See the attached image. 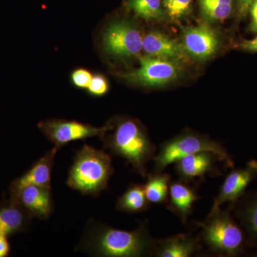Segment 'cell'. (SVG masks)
<instances>
[{"label":"cell","mask_w":257,"mask_h":257,"mask_svg":"<svg viewBox=\"0 0 257 257\" xmlns=\"http://www.w3.org/2000/svg\"><path fill=\"white\" fill-rule=\"evenodd\" d=\"M256 178V160H250L244 167L231 170L225 178L211 211L221 207L226 202L230 203L233 209L234 204L245 194L248 186Z\"/></svg>","instance_id":"cell-10"},{"label":"cell","mask_w":257,"mask_h":257,"mask_svg":"<svg viewBox=\"0 0 257 257\" xmlns=\"http://www.w3.org/2000/svg\"><path fill=\"white\" fill-rule=\"evenodd\" d=\"M30 216L18 203L0 208V232L6 236L25 227Z\"/></svg>","instance_id":"cell-20"},{"label":"cell","mask_w":257,"mask_h":257,"mask_svg":"<svg viewBox=\"0 0 257 257\" xmlns=\"http://www.w3.org/2000/svg\"><path fill=\"white\" fill-rule=\"evenodd\" d=\"M253 0H238V10L240 16H244L249 10Z\"/></svg>","instance_id":"cell-28"},{"label":"cell","mask_w":257,"mask_h":257,"mask_svg":"<svg viewBox=\"0 0 257 257\" xmlns=\"http://www.w3.org/2000/svg\"><path fill=\"white\" fill-rule=\"evenodd\" d=\"M200 152H214L226 167H234L232 158L219 142L211 140L206 135L188 131L161 145L160 151L153 159V172H164L169 165L179 159Z\"/></svg>","instance_id":"cell-5"},{"label":"cell","mask_w":257,"mask_h":257,"mask_svg":"<svg viewBox=\"0 0 257 257\" xmlns=\"http://www.w3.org/2000/svg\"><path fill=\"white\" fill-rule=\"evenodd\" d=\"M202 18L207 23H219L232 13L233 0H197Z\"/></svg>","instance_id":"cell-21"},{"label":"cell","mask_w":257,"mask_h":257,"mask_svg":"<svg viewBox=\"0 0 257 257\" xmlns=\"http://www.w3.org/2000/svg\"><path fill=\"white\" fill-rule=\"evenodd\" d=\"M147 176L148 179L144 184V189L147 200L153 204H167L171 182L170 174L164 172H154Z\"/></svg>","instance_id":"cell-18"},{"label":"cell","mask_w":257,"mask_h":257,"mask_svg":"<svg viewBox=\"0 0 257 257\" xmlns=\"http://www.w3.org/2000/svg\"><path fill=\"white\" fill-rule=\"evenodd\" d=\"M235 215L244 232L247 244L257 246V190L243 194L234 204Z\"/></svg>","instance_id":"cell-17"},{"label":"cell","mask_w":257,"mask_h":257,"mask_svg":"<svg viewBox=\"0 0 257 257\" xmlns=\"http://www.w3.org/2000/svg\"><path fill=\"white\" fill-rule=\"evenodd\" d=\"M10 251V245L6 235L0 232V257H5Z\"/></svg>","instance_id":"cell-27"},{"label":"cell","mask_w":257,"mask_h":257,"mask_svg":"<svg viewBox=\"0 0 257 257\" xmlns=\"http://www.w3.org/2000/svg\"><path fill=\"white\" fill-rule=\"evenodd\" d=\"M141 32L127 20H116L103 35V50L117 58L138 57L143 50Z\"/></svg>","instance_id":"cell-7"},{"label":"cell","mask_w":257,"mask_h":257,"mask_svg":"<svg viewBox=\"0 0 257 257\" xmlns=\"http://www.w3.org/2000/svg\"><path fill=\"white\" fill-rule=\"evenodd\" d=\"M157 240L150 234L147 221L126 231L90 219L77 248L96 256H147L155 254Z\"/></svg>","instance_id":"cell-1"},{"label":"cell","mask_w":257,"mask_h":257,"mask_svg":"<svg viewBox=\"0 0 257 257\" xmlns=\"http://www.w3.org/2000/svg\"><path fill=\"white\" fill-rule=\"evenodd\" d=\"M92 74L85 69H77L72 72L71 79L75 87L87 89L92 80Z\"/></svg>","instance_id":"cell-25"},{"label":"cell","mask_w":257,"mask_h":257,"mask_svg":"<svg viewBox=\"0 0 257 257\" xmlns=\"http://www.w3.org/2000/svg\"><path fill=\"white\" fill-rule=\"evenodd\" d=\"M39 128L58 150L71 142L94 137L101 138L105 131V126L94 127L79 121L64 119L42 121L39 124Z\"/></svg>","instance_id":"cell-8"},{"label":"cell","mask_w":257,"mask_h":257,"mask_svg":"<svg viewBox=\"0 0 257 257\" xmlns=\"http://www.w3.org/2000/svg\"><path fill=\"white\" fill-rule=\"evenodd\" d=\"M139 68L124 74L130 82L146 87H160L174 82L180 76L181 64L150 55H139Z\"/></svg>","instance_id":"cell-6"},{"label":"cell","mask_w":257,"mask_h":257,"mask_svg":"<svg viewBox=\"0 0 257 257\" xmlns=\"http://www.w3.org/2000/svg\"><path fill=\"white\" fill-rule=\"evenodd\" d=\"M221 207L210 211L204 222L196 221L201 228V241L212 252L224 256H236L244 251L247 245L243 229L236 224L230 210Z\"/></svg>","instance_id":"cell-4"},{"label":"cell","mask_w":257,"mask_h":257,"mask_svg":"<svg viewBox=\"0 0 257 257\" xmlns=\"http://www.w3.org/2000/svg\"><path fill=\"white\" fill-rule=\"evenodd\" d=\"M126 8L146 21L160 20L165 16L161 0H126Z\"/></svg>","instance_id":"cell-22"},{"label":"cell","mask_w":257,"mask_h":257,"mask_svg":"<svg viewBox=\"0 0 257 257\" xmlns=\"http://www.w3.org/2000/svg\"><path fill=\"white\" fill-rule=\"evenodd\" d=\"M221 159L211 152H200L182 157L175 162L176 173L184 182L204 180L206 177H218L221 172L218 167Z\"/></svg>","instance_id":"cell-11"},{"label":"cell","mask_w":257,"mask_h":257,"mask_svg":"<svg viewBox=\"0 0 257 257\" xmlns=\"http://www.w3.org/2000/svg\"><path fill=\"white\" fill-rule=\"evenodd\" d=\"M100 138L106 150L124 159L143 178L147 177V164L155 157L157 147L138 121L123 118L109 123Z\"/></svg>","instance_id":"cell-2"},{"label":"cell","mask_w":257,"mask_h":257,"mask_svg":"<svg viewBox=\"0 0 257 257\" xmlns=\"http://www.w3.org/2000/svg\"><path fill=\"white\" fill-rule=\"evenodd\" d=\"M15 202L18 203L31 218L46 219L53 210L52 188L27 186L20 191Z\"/></svg>","instance_id":"cell-13"},{"label":"cell","mask_w":257,"mask_h":257,"mask_svg":"<svg viewBox=\"0 0 257 257\" xmlns=\"http://www.w3.org/2000/svg\"><path fill=\"white\" fill-rule=\"evenodd\" d=\"M113 172L107 153L84 145L69 170L67 185L82 194L96 196L106 189Z\"/></svg>","instance_id":"cell-3"},{"label":"cell","mask_w":257,"mask_h":257,"mask_svg":"<svg viewBox=\"0 0 257 257\" xmlns=\"http://www.w3.org/2000/svg\"><path fill=\"white\" fill-rule=\"evenodd\" d=\"M87 89L92 95L103 96L109 90V84L104 76L96 74L92 76V80Z\"/></svg>","instance_id":"cell-24"},{"label":"cell","mask_w":257,"mask_h":257,"mask_svg":"<svg viewBox=\"0 0 257 257\" xmlns=\"http://www.w3.org/2000/svg\"><path fill=\"white\" fill-rule=\"evenodd\" d=\"M58 149L54 147L43 157L37 161L26 173L22 176L13 185V199H16L19 193L27 186L36 185L52 188V172L56 154Z\"/></svg>","instance_id":"cell-14"},{"label":"cell","mask_w":257,"mask_h":257,"mask_svg":"<svg viewBox=\"0 0 257 257\" xmlns=\"http://www.w3.org/2000/svg\"><path fill=\"white\" fill-rule=\"evenodd\" d=\"M143 50L147 55L180 64L189 59L182 43L160 32H150L143 37Z\"/></svg>","instance_id":"cell-12"},{"label":"cell","mask_w":257,"mask_h":257,"mask_svg":"<svg viewBox=\"0 0 257 257\" xmlns=\"http://www.w3.org/2000/svg\"><path fill=\"white\" fill-rule=\"evenodd\" d=\"M150 204L145 195L144 184H133L118 198L116 209L132 214L143 212L148 210Z\"/></svg>","instance_id":"cell-19"},{"label":"cell","mask_w":257,"mask_h":257,"mask_svg":"<svg viewBox=\"0 0 257 257\" xmlns=\"http://www.w3.org/2000/svg\"><path fill=\"white\" fill-rule=\"evenodd\" d=\"M241 48L249 52H257V37L253 40L241 42Z\"/></svg>","instance_id":"cell-29"},{"label":"cell","mask_w":257,"mask_h":257,"mask_svg":"<svg viewBox=\"0 0 257 257\" xmlns=\"http://www.w3.org/2000/svg\"><path fill=\"white\" fill-rule=\"evenodd\" d=\"M199 195L188 183L184 181L171 182L169 189L168 208L182 223L186 224L189 216L192 213L194 202L199 200Z\"/></svg>","instance_id":"cell-15"},{"label":"cell","mask_w":257,"mask_h":257,"mask_svg":"<svg viewBox=\"0 0 257 257\" xmlns=\"http://www.w3.org/2000/svg\"><path fill=\"white\" fill-rule=\"evenodd\" d=\"M182 45L189 57L199 61L210 58L220 46V37L206 23L182 28Z\"/></svg>","instance_id":"cell-9"},{"label":"cell","mask_w":257,"mask_h":257,"mask_svg":"<svg viewBox=\"0 0 257 257\" xmlns=\"http://www.w3.org/2000/svg\"><path fill=\"white\" fill-rule=\"evenodd\" d=\"M163 8L171 20L177 21L190 14L192 0H164Z\"/></svg>","instance_id":"cell-23"},{"label":"cell","mask_w":257,"mask_h":257,"mask_svg":"<svg viewBox=\"0 0 257 257\" xmlns=\"http://www.w3.org/2000/svg\"><path fill=\"white\" fill-rule=\"evenodd\" d=\"M251 13V22L250 24V30L252 32H257V0H253L249 8Z\"/></svg>","instance_id":"cell-26"},{"label":"cell","mask_w":257,"mask_h":257,"mask_svg":"<svg viewBox=\"0 0 257 257\" xmlns=\"http://www.w3.org/2000/svg\"><path fill=\"white\" fill-rule=\"evenodd\" d=\"M201 239L192 234H179L157 240L154 256L189 257L201 250Z\"/></svg>","instance_id":"cell-16"}]
</instances>
